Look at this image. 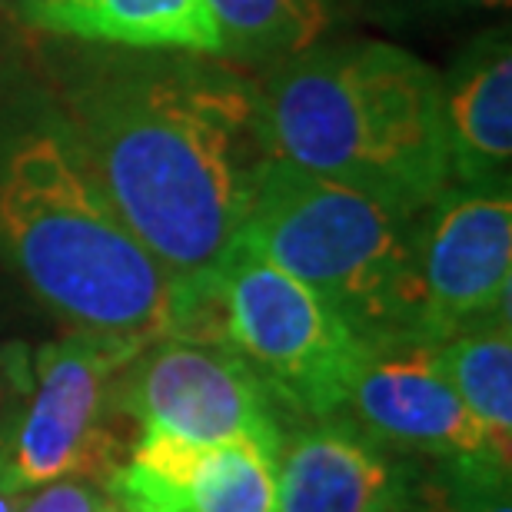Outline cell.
I'll use <instances>...</instances> for the list:
<instances>
[{
	"mask_svg": "<svg viewBox=\"0 0 512 512\" xmlns=\"http://www.w3.org/2000/svg\"><path fill=\"white\" fill-rule=\"evenodd\" d=\"M50 97L163 270L190 286L227 260L280 157L256 80L200 54L100 47Z\"/></svg>",
	"mask_w": 512,
	"mask_h": 512,
	"instance_id": "6da1fadb",
	"label": "cell"
},
{
	"mask_svg": "<svg viewBox=\"0 0 512 512\" xmlns=\"http://www.w3.org/2000/svg\"><path fill=\"white\" fill-rule=\"evenodd\" d=\"M0 263L70 330L180 336L193 286L133 237L54 97L0 107Z\"/></svg>",
	"mask_w": 512,
	"mask_h": 512,
	"instance_id": "7a4b0ae2",
	"label": "cell"
},
{
	"mask_svg": "<svg viewBox=\"0 0 512 512\" xmlns=\"http://www.w3.org/2000/svg\"><path fill=\"white\" fill-rule=\"evenodd\" d=\"M280 160L419 217L449 177L443 80L386 40L313 44L260 84Z\"/></svg>",
	"mask_w": 512,
	"mask_h": 512,
	"instance_id": "3957f363",
	"label": "cell"
},
{
	"mask_svg": "<svg viewBox=\"0 0 512 512\" xmlns=\"http://www.w3.org/2000/svg\"><path fill=\"white\" fill-rule=\"evenodd\" d=\"M416 220L276 157L237 243L313 290L376 350L426 343Z\"/></svg>",
	"mask_w": 512,
	"mask_h": 512,
	"instance_id": "277c9868",
	"label": "cell"
},
{
	"mask_svg": "<svg viewBox=\"0 0 512 512\" xmlns=\"http://www.w3.org/2000/svg\"><path fill=\"white\" fill-rule=\"evenodd\" d=\"M143 346L84 330L40 346L0 409V486L30 493L64 476L104 486L133 449L120 433L133 423L114 409L110 389Z\"/></svg>",
	"mask_w": 512,
	"mask_h": 512,
	"instance_id": "5b68a950",
	"label": "cell"
},
{
	"mask_svg": "<svg viewBox=\"0 0 512 512\" xmlns=\"http://www.w3.org/2000/svg\"><path fill=\"white\" fill-rule=\"evenodd\" d=\"M220 343L250 363L283 413L333 419L370 346L300 280L237 243L203 276Z\"/></svg>",
	"mask_w": 512,
	"mask_h": 512,
	"instance_id": "8992f818",
	"label": "cell"
},
{
	"mask_svg": "<svg viewBox=\"0 0 512 512\" xmlns=\"http://www.w3.org/2000/svg\"><path fill=\"white\" fill-rule=\"evenodd\" d=\"M110 403L137 433H170L203 446H253L276 459L283 409L230 346L190 336L150 340L117 373Z\"/></svg>",
	"mask_w": 512,
	"mask_h": 512,
	"instance_id": "52a82bcc",
	"label": "cell"
},
{
	"mask_svg": "<svg viewBox=\"0 0 512 512\" xmlns=\"http://www.w3.org/2000/svg\"><path fill=\"white\" fill-rule=\"evenodd\" d=\"M416 270L429 346L489 320H509L512 193L449 183L416 220Z\"/></svg>",
	"mask_w": 512,
	"mask_h": 512,
	"instance_id": "ba28073f",
	"label": "cell"
},
{
	"mask_svg": "<svg viewBox=\"0 0 512 512\" xmlns=\"http://www.w3.org/2000/svg\"><path fill=\"white\" fill-rule=\"evenodd\" d=\"M333 419L403 456L456 459L489 453L483 429L436 370L429 343L366 350Z\"/></svg>",
	"mask_w": 512,
	"mask_h": 512,
	"instance_id": "9c48e42d",
	"label": "cell"
},
{
	"mask_svg": "<svg viewBox=\"0 0 512 512\" xmlns=\"http://www.w3.org/2000/svg\"><path fill=\"white\" fill-rule=\"evenodd\" d=\"M104 486L120 512H276V459L240 443L140 433Z\"/></svg>",
	"mask_w": 512,
	"mask_h": 512,
	"instance_id": "30bf717a",
	"label": "cell"
},
{
	"mask_svg": "<svg viewBox=\"0 0 512 512\" xmlns=\"http://www.w3.org/2000/svg\"><path fill=\"white\" fill-rule=\"evenodd\" d=\"M413 469L343 419H303L276 453V512H396Z\"/></svg>",
	"mask_w": 512,
	"mask_h": 512,
	"instance_id": "8fae6325",
	"label": "cell"
},
{
	"mask_svg": "<svg viewBox=\"0 0 512 512\" xmlns=\"http://www.w3.org/2000/svg\"><path fill=\"white\" fill-rule=\"evenodd\" d=\"M443 80L449 177L463 187H509L512 163V47L509 30H486Z\"/></svg>",
	"mask_w": 512,
	"mask_h": 512,
	"instance_id": "7c38bea8",
	"label": "cell"
},
{
	"mask_svg": "<svg viewBox=\"0 0 512 512\" xmlns=\"http://www.w3.org/2000/svg\"><path fill=\"white\" fill-rule=\"evenodd\" d=\"M20 20L90 47L220 57L207 0H20Z\"/></svg>",
	"mask_w": 512,
	"mask_h": 512,
	"instance_id": "4fadbf2b",
	"label": "cell"
},
{
	"mask_svg": "<svg viewBox=\"0 0 512 512\" xmlns=\"http://www.w3.org/2000/svg\"><path fill=\"white\" fill-rule=\"evenodd\" d=\"M436 370L483 429L489 453L512 466V323L489 320L433 346Z\"/></svg>",
	"mask_w": 512,
	"mask_h": 512,
	"instance_id": "5bb4252c",
	"label": "cell"
},
{
	"mask_svg": "<svg viewBox=\"0 0 512 512\" xmlns=\"http://www.w3.org/2000/svg\"><path fill=\"white\" fill-rule=\"evenodd\" d=\"M207 4L220 30V57L276 67L320 44L340 0H207Z\"/></svg>",
	"mask_w": 512,
	"mask_h": 512,
	"instance_id": "9a60e30c",
	"label": "cell"
},
{
	"mask_svg": "<svg viewBox=\"0 0 512 512\" xmlns=\"http://www.w3.org/2000/svg\"><path fill=\"white\" fill-rule=\"evenodd\" d=\"M496 456L439 459V486L446 512H512V476Z\"/></svg>",
	"mask_w": 512,
	"mask_h": 512,
	"instance_id": "2e32d148",
	"label": "cell"
},
{
	"mask_svg": "<svg viewBox=\"0 0 512 512\" xmlns=\"http://www.w3.org/2000/svg\"><path fill=\"white\" fill-rule=\"evenodd\" d=\"M20 512H120L110 499L107 486L94 483V479L64 476L54 483H44L30 489Z\"/></svg>",
	"mask_w": 512,
	"mask_h": 512,
	"instance_id": "e0dca14e",
	"label": "cell"
},
{
	"mask_svg": "<svg viewBox=\"0 0 512 512\" xmlns=\"http://www.w3.org/2000/svg\"><path fill=\"white\" fill-rule=\"evenodd\" d=\"M24 353L17 350V346H7V350H0V409L10 403V396L17 393L20 380H24Z\"/></svg>",
	"mask_w": 512,
	"mask_h": 512,
	"instance_id": "ac0fdd59",
	"label": "cell"
},
{
	"mask_svg": "<svg viewBox=\"0 0 512 512\" xmlns=\"http://www.w3.org/2000/svg\"><path fill=\"white\" fill-rule=\"evenodd\" d=\"M389 4H409L423 10H499L509 0H389Z\"/></svg>",
	"mask_w": 512,
	"mask_h": 512,
	"instance_id": "d6986e66",
	"label": "cell"
},
{
	"mask_svg": "<svg viewBox=\"0 0 512 512\" xmlns=\"http://www.w3.org/2000/svg\"><path fill=\"white\" fill-rule=\"evenodd\" d=\"M396 512H446V509H433V506H416L413 499H409V503H406L403 509H396Z\"/></svg>",
	"mask_w": 512,
	"mask_h": 512,
	"instance_id": "ffe728a7",
	"label": "cell"
}]
</instances>
